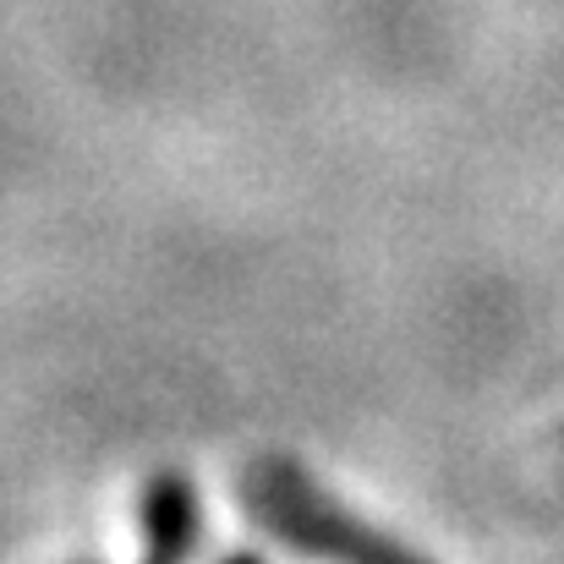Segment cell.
<instances>
[{"label": "cell", "mask_w": 564, "mask_h": 564, "mask_svg": "<svg viewBox=\"0 0 564 564\" xmlns=\"http://www.w3.org/2000/svg\"><path fill=\"white\" fill-rule=\"evenodd\" d=\"M241 499L247 510L285 538L302 554H324V560H416L405 543L373 532L357 510L335 505L302 466L291 460H258L241 477Z\"/></svg>", "instance_id": "6da1fadb"}, {"label": "cell", "mask_w": 564, "mask_h": 564, "mask_svg": "<svg viewBox=\"0 0 564 564\" xmlns=\"http://www.w3.org/2000/svg\"><path fill=\"white\" fill-rule=\"evenodd\" d=\"M197 549V494L182 471H154L143 494V554L160 564L187 560Z\"/></svg>", "instance_id": "7a4b0ae2"}]
</instances>
